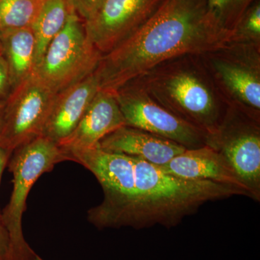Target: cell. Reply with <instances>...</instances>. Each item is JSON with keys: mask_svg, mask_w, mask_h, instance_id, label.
<instances>
[{"mask_svg": "<svg viewBox=\"0 0 260 260\" xmlns=\"http://www.w3.org/2000/svg\"><path fill=\"white\" fill-rule=\"evenodd\" d=\"M73 9L69 0H46L32 26L37 42L36 68L51 41L64 28Z\"/></svg>", "mask_w": 260, "mask_h": 260, "instance_id": "e0dca14e", "label": "cell"}, {"mask_svg": "<svg viewBox=\"0 0 260 260\" xmlns=\"http://www.w3.org/2000/svg\"><path fill=\"white\" fill-rule=\"evenodd\" d=\"M100 88V81L95 71L57 93L42 136L58 145L66 139L78 125Z\"/></svg>", "mask_w": 260, "mask_h": 260, "instance_id": "4fadbf2b", "label": "cell"}, {"mask_svg": "<svg viewBox=\"0 0 260 260\" xmlns=\"http://www.w3.org/2000/svg\"><path fill=\"white\" fill-rule=\"evenodd\" d=\"M200 56L227 107L260 119V47L228 43Z\"/></svg>", "mask_w": 260, "mask_h": 260, "instance_id": "5b68a950", "label": "cell"}, {"mask_svg": "<svg viewBox=\"0 0 260 260\" xmlns=\"http://www.w3.org/2000/svg\"><path fill=\"white\" fill-rule=\"evenodd\" d=\"M255 0H207L208 16L220 31L230 39L246 10Z\"/></svg>", "mask_w": 260, "mask_h": 260, "instance_id": "d6986e66", "label": "cell"}, {"mask_svg": "<svg viewBox=\"0 0 260 260\" xmlns=\"http://www.w3.org/2000/svg\"><path fill=\"white\" fill-rule=\"evenodd\" d=\"M0 40L13 90L34 74L37 55L35 35L32 28L19 29L0 34Z\"/></svg>", "mask_w": 260, "mask_h": 260, "instance_id": "2e32d148", "label": "cell"}, {"mask_svg": "<svg viewBox=\"0 0 260 260\" xmlns=\"http://www.w3.org/2000/svg\"><path fill=\"white\" fill-rule=\"evenodd\" d=\"M77 14L84 21L88 20L99 9L104 0H69Z\"/></svg>", "mask_w": 260, "mask_h": 260, "instance_id": "44dd1931", "label": "cell"}, {"mask_svg": "<svg viewBox=\"0 0 260 260\" xmlns=\"http://www.w3.org/2000/svg\"><path fill=\"white\" fill-rule=\"evenodd\" d=\"M46 0H0V34L32 28Z\"/></svg>", "mask_w": 260, "mask_h": 260, "instance_id": "ac0fdd59", "label": "cell"}, {"mask_svg": "<svg viewBox=\"0 0 260 260\" xmlns=\"http://www.w3.org/2000/svg\"><path fill=\"white\" fill-rule=\"evenodd\" d=\"M0 54H2V44H1V40H0Z\"/></svg>", "mask_w": 260, "mask_h": 260, "instance_id": "4316f807", "label": "cell"}, {"mask_svg": "<svg viewBox=\"0 0 260 260\" xmlns=\"http://www.w3.org/2000/svg\"><path fill=\"white\" fill-rule=\"evenodd\" d=\"M66 160H69L68 153L57 143L42 135L18 147L12 153L8 167L13 174V191L2 213L10 234V260H36L37 254L25 241L22 228L27 198L41 176Z\"/></svg>", "mask_w": 260, "mask_h": 260, "instance_id": "277c9868", "label": "cell"}, {"mask_svg": "<svg viewBox=\"0 0 260 260\" xmlns=\"http://www.w3.org/2000/svg\"><path fill=\"white\" fill-rule=\"evenodd\" d=\"M36 260H44L42 259V257H40L39 255L37 256V257H36Z\"/></svg>", "mask_w": 260, "mask_h": 260, "instance_id": "484cf974", "label": "cell"}, {"mask_svg": "<svg viewBox=\"0 0 260 260\" xmlns=\"http://www.w3.org/2000/svg\"><path fill=\"white\" fill-rule=\"evenodd\" d=\"M218 151L249 191L260 201V119L236 107H227L217 129L206 143Z\"/></svg>", "mask_w": 260, "mask_h": 260, "instance_id": "ba28073f", "label": "cell"}, {"mask_svg": "<svg viewBox=\"0 0 260 260\" xmlns=\"http://www.w3.org/2000/svg\"><path fill=\"white\" fill-rule=\"evenodd\" d=\"M133 80L162 107L207 135L217 129L227 108L200 54L168 59Z\"/></svg>", "mask_w": 260, "mask_h": 260, "instance_id": "3957f363", "label": "cell"}, {"mask_svg": "<svg viewBox=\"0 0 260 260\" xmlns=\"http://www.w3.org/2000/svg\"><path fill=\"white\" fill-rule=\"evenodd\" d=\"M67 153L69 160L78 162L95 176L104 191L102 203L88 210V221L99 229H118L135 194L133 158L105 151L98 145Z\"/></svg>", "mask_w": 260, "mask_h": 260, "instance_id": "8992f818", "label": "cell"}, {"mask_svg": "<svg viewBox=\"0 0 260 260\" xmlns=\"http://www.w3.org/2000/svg\"><path fill=\"white\" fill-rule=\"evenodd\" d=\"M229 41L208 16L207 0H164L143 26L102 56L95 73L101 88L115 93L162 61L203 54Z\"/></svg>", "mask_w": 260, "mask_h": 260, "instance_id": "6da1fadb", "label": "cell"}, {"mask_svg": "<svg viewBox=\"0 0 260 260\" xmlns=\"http://www.w3.org/2000/svg\"><path fill=\"white\" fill-rule=\"evenodd\" d=\"M5 102H6V101H0V131H1L2 124H3Z\"/></svg>", "mask_w": 260, "mask_h": 260, "instance_id": "d4e9b609", "label": "cell"}, {"mask_svg": "<svg viewBox=\"0 0 260 260\" xmlns=\"http://www.w3.org/2000/svg\"><path fill=\"white\" fill-rule=\"evenodd\" d=\"M164 0H104L84 21L87 36L98 50L110 52L149 20Z\"/></svg>", "mask_w": 260, "mask_h": 260, "instance_id": "8fae6325", "label": "cell"}, {"mask_svg": "<svg viewBox=\"0 0 260 260\" xmlns=\"http://www.w3.org/2000/svg\"><path fill=\"white\" fill-rule=\"evenodd\" d=\"M56 94L34 74L13 89L5 102L0 147L13 153L41 136Z\"/></svg>", "mask_w": 260, "mask_h": 260, "instance_id": "9c48e42d", "label": "cell"}, {"mask_svg": "<svg viewBox=\"0 0 260 260\" xmlns=\"http://www.w3.org/2000/svg\"><path fill=\"white\" fill-rule=\"evenodd\" d=\"M102 56L87 36L84 20L73 9L34 74L59 93L93 73Z\"/></svg>", "mask_w": 260, "mask_h": 260, "instance_id": "52a82bcc", "label": "cell"}, {"mask_svg": "<svg viewBox=\"0 0 260 260\" xmlns=\"http://www.w3.org/2000/svg\"><path fill=\"white\" fill-rule=\"evenodd\" d=\"M98 146L105 151L122 154L155 166L164 165L186 150L171 140L128 125L108 135Z\"/></svg>", "mask_w": 260, "mask_h": 260, "instance_id": "9a60e30c", "label": "cell"}, {"mask_svg": "<svg viewBox=\"0 0 260 260\" xmlns=\"http://www.w3.org/2000/svg\"><path fill=\"white\" fill-rule=\"evenodd\" d=\"M0 260H10V234L2 213H0Z\"/></svg>", "mask_w": 260, "mask_h": 260, "instance_id": "603a6c76", "label": "cell"}, {"mask_svg": "<svg viewBox=\"0 0 260 260\" xmlns=\"http://www.w3.org/2000/svg\"><path fill=\"white\" fill-rule=\"evenodd\" d=\"M157 167L164 172L186 180L209 181L235 186L245 191L250 198L249 191L225 159L207 145L186 149L167 164Z\"/></svg>", "mask_w": 260, "mask_h": 260, "instance_id": "5bb4252c", "label": "cell"}, {"mask_svg": "<svg viewBox=\"0 0 260 260\" xmlns=\"http://www.w3.org/2000/svg\"><path fill=\"white\" fill-rule=\"evenodd\" d=\"M229 43L260 47V0H255L246 10Z\"/></svg>", "mask_w": 260, "mask_h": 260, "instance_id": "ffe728a7", "label": "cell"}, {"mask_svg": "<svg viewBox=\"0 0 260 260\" xmlns=\"http://www.w3.org/2000/svg\"><path fill=\"white\" fill-rule=\"evenodd\" d=\"M133 158L135 189L133 200L119 220L118 229L160 225L177 226L208 202L236 195L249 197L235 186L209 181H191L164 172L157 166Z\"/></svg>", "mask_w": 260, "mask_h": 260, "instance_id": "7a4b0ae2", "label": "cell"}, {"mask_svg": "<svg viewBox=\"0 0 260 260\" xmlns=\"http://www.w3.org/2000/svg\"><path fill=\"white\" fill-rule=\"evenodd\" d=\"M11 155L12 153L8 150L0 147V183H1L3 172H4L5 168L8 167Z\"/></svg>", "mask_w": 260, "mask_h": 260, "instance_id": "cb8c5ba5", "label": "cell"}, {"mask_svg": "<svg viewBox=\"0 0 260 260\" xmlns=\"http://www.w3.org/2000/svg\"><path fill=\"white\" fill-rule=\"evenodd\" d=\"M12 88L9 70L4 56L0 54V101H6Z\"/></svg>", "mask_w": 260, "mask_h": 260, "instance_id": "7402d4cb", "label": "cell"}, {"mask_svg": "<svg viewBox=\"0 0 260 260\" xmlns=\"http://www.w3.org/2000/svg\"><path fill=\"white\" fill-rule=\"evenodd\" d=\"M114 93L126 125L158 135L186 149L200 148L206 143V133L162 107L135 80Z\"/></svg>", "mask_w": 260, "mask_h": 260, "instance_id": "30bf717a", "label": "cell"}, {"mask_svg": "<svg viewBox=\"0 0 260 260\" xmlns=\"http://www.w3.org/2000/svg\"><path fill=\"white\" fill-rule=\"evenodd\" d=\"M126 125L115 93L100 88L78 125L59 143L64 152L93 148L108 135Z\"/></svg>", "mask_w": 260, "mask_h": 260, "instance_id": "7c38bea8", "label": "cell"}]
</instances>
